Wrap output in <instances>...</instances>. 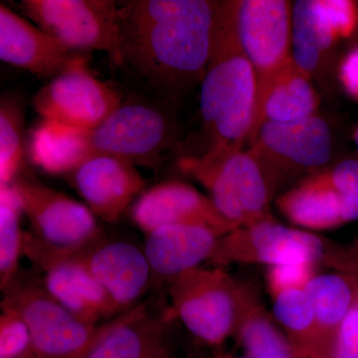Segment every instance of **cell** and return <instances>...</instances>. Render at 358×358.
<instances>
[{
  "label": "cell",
  "mask_w": 358,
  "mask_h": 358,
  "mask_svg": "<svg viewBox=\"0 0 358 358\" xmlns=\"http://www.w3.org/2000/svg\"><path fill=\"white\" fill-rule=\"evenodd\" d=\"M217 1L128 0L119 4L120 50L160 88L201 83L211 57Z\"/></svg>",
  "instance_id": "1"
},
{
  "label": "cell",
  "mask_w": 358,
  "mask_h": 358,
  "mask_svg": "<svg viewBox=\"0 0 358 358\" xmlns=\"http://www.w3.org/2000/svg\"><path fill=\"white\" fill-rule=\"evenodd\" d=\"M169 115L150 103H122L93 129L43 119L33 129L30 159L44 173L68 176L90 157L112 155L134 164H154L171 141Z\"/></svg>",
  "instance_id": "2"
},
{
  "label": "cell",
  "mask_w": 358,
  "mask_h": 358,
  "mask_svg": "<svg viewBox=\"0 0 358 358\" xmlns=\"http://www.w3.org/2000/svg\"><path fill=\"white\" fill-rule=\"evenodd\" d=\"M200 84V113L209 145L193 159L210 164L244 150L253 129L257 98L255 70L219 10L218 1L210 61Z\"/></svg>",
  "instance_id": "3"
},
{
  "label": "cell",
  "mask_w": 358,
  "mask_h": 358,
  "mask_svg": "<svg viewBox=\"0 0 358 358\" xmlns=\"http://www.w3.org/2000/svg\"><path fill=\"white\" fill-rule=\"evenodd\" d=\"M208 262L223 268L234 264L272 267L308 263L350 273L358 265V245L346 250L308 231L282 225L271 215L220 237Z\"/></svg>",
  "instance_id": "4"
},
{
  "label": "cell",
  "mask_w": 358,
  "mask_h": 358,
  "mask_svg": "<svg viewBox=\"0 0 358 358\" xmlns=\"http://www.w3.org/2000/svg\"><path fill=\"white\" fill-rule=\"evenodd\" d=\"M248 145L274 199L329 166L334 136L326 120L317 114L296 122H265Z\"/></svg>",
  "instance_id": "5"
},
{
  "label": "cell",
  "mask_w": 358,
  "mask_h": 358,
  "mask_svg": "<svg viewBox=\"0 0 358 358\" xmlns=\"http://www.w3.org/2000/svg\"><path fill=\"white\" fill-rule=\"evenodd\" d=\"M169 315L206 345H222L234 334L239 280L225 268L197 267L167 282Z\"/></svg>",
  "instance_id": "6"
},
{
  "label": "cell",
  "mask_w": 358,
  "mask_h": 358,
  "mask_svg": "<svg viewBox=\"0 0 358 358\" xmlns=\"http://www.w3.org/2000/svg\"><path fill=\"white\" fill-rule=\"evenodd\" d=\"M2 293V312L24 320L31 333L35 357H62L77 352L100 326L87 324L63 307L40 278L20 272Z\"/></svg>",
  "instance_id": "7"
},
{
  "label": "cell",
  "mask_w": 358,
  "mask_h": 358,
  "mask_svg": "<svg viewBox=\"0 0 358 358\" xmlns=\"http://www.w3.org/2000/svg\"><path fill=\"white\" fill-rule=\"evenodd\" d=\"M23 14L70 51L105 52L122 64L119 2L114 0H22Z\"/></svg>",
  "instance_id": "8"
},
{
  "label": "cell",
  "mask_w": 358,
  "mask_h": 358,
  "mask_svg": "<svg viewBox=\"0 0 358 358\" xmlns=\"http://www.w3.org/2000/svg\"><path fill=\"white\" fill-rule=\"evenodd\" d=\"M179 166L203 186L219 213L235 227L251 225L272 215L268 209L272 195L262 169L248 150H240L210 164L186 157Z\"/></svg>",
  "instance_id": "9"
},
{
  "label": "cell",
  "mask_w": 358,
  "mask_h": 358,
  "mask_svg": "<svg viewBox=\"0 0 358 358\" xmlns=\"http://www.w3.org/2000/svg\"><path fill=\"white\" fill-rule=\"evenodd\" d=\"M218 8L255 70L257 87L292 58L293 2L228 0Z\"/></svg>",
  "instance_id": "10"
},
{
  "label": "cell",
  "mask_w": 358,
  "mask_h": 358,
  "mask_svg": "<svg viewBox=\"0 0 358 358\" xmlns=\"http://www.w3.org/2000/svg\"><path fill=\"white\" fill-rule=\"evenodd\" d=\"M23 255L42 273L49 294L87 324L98 326L101 320L120 313L76 251L55 248L32 232H24Z\"/></svg>",
  "instance_id": "11"
},
{
  "label": "cell",
  "mask_w": 358,
  "mask_h": 358,
  "mask_svg": "<svg viewBox=\"0 0 358 358\" xmlns=\"http://www.w3.org/2000/svg\"><path fill=\"white\" fill-rule=\"evenodd\" d=\"M32 233L41 241L67 251H80L103 238L95 214L36 179L18 174L11 183Z\"/></svg>",
  "instance_id": "12"
},
{
  "label": "cell",
  "mask_w": 358,
  "mask_h": 358,
  "mask_svg": "<svg viewBox=\"0 0 358 358\" xmlns=\"http://www.w3.org/2000/svg\"><path fill=\"white\" fill-rule=\"evenodd\" d=\"M122 103L121 95L99 80L81 56H74L33 98V107L43 119L78 129L95 128Z\"/></svg>",
  "instance_id": "13"
},
{
  "label": "cell",
  "mask_w": 358,
  "mask_h": 358,
  "mask_svg": "<svg viewBox=\"0 0 358 358\" xmlns=\"http://www.w3.org/2000/svg\"><path fill=\"white\" fill-rule=\"evenodd\" d=\"M131 221L145 234L174 225L206 226L225 235L236 229L219 213L210 199L179 180H167L141 193L129 209Z\"/></svg>",
  "instance_id": "14"
},
{
  "label": "cell",
  "mask_w": 358,
  "mask_h": 358,
  "mask_svg": "<svg viewBox=\"0 0 358 358\" xmlns=\"http://www.w3.org/2000/svg\"><path fill=\"white\" fill-rule=\"evenodd\" d=\"M68 176L96 217L108 223L117 222L145 186L134 162L112 155L90 157Z\"/></svg>",
  "instance_id": "15"
},
{
  "label": "cell",
  "mask_w": 358,
  "mask_h": 358,
  "mask_svg": "<svg viewBox=\"0 0 358 358\" xmlns=\"http://www.w3.org/2000/svg\"><path fill=\"white\" fill-rule=\"evenodd\" d=\"M76 253L120 313L136 307L152 282V268L145 252L134 244L105 241L102 238Z\"/></svg>",
  "instance_id": "16"
},
{
  "label": "cell",
  "mask_w": 358,
  "mask_h": 358,
  "mask_svg": "<svg viewBox=\"0 0 358 358\" xmlns=\"http://www.w3.org/2000/svg\"><path fill=\"white\" fill-rule=\"evenodd\" d=\"M74 55L50 34L8 7L0 6V59L35 76L60 74Z\"/></svg>",
  "instance_id": "17"
},
{
  "label": "cell",
  "mask_w": 358,
  "mask_h": 358,
  "mask_svg": "<svg viewBox=\"0 0 358 358\" xmlns=\"http://www.w3.org/2000/svg\"><path fill=\"white\" fill-rule=\"evenodd\" d=\"M217 231L200 225L157 228L145 234V252L155 279L169 282L186 271L209 261L220 237Z\"/></svg>",
  "instance_id": "18"
},
{
  "label": "cell",
  "mask_w": 358,
  "mask_h": 358,
  "mask_svg": "<svg viewBox=\"0 0 358 358\" xmlns=\"http://www.w3.org/2000/svg\"><path fill=\"white\" fill-rule=\"evenodd\" d=\"M275 205L289 222L306 230L336 229L358 220V200L343 196L315 174L278 195Z\"/></svg>",
  "instance_id": "19"
},
{
  "label": "cell",
  "mask_w": 358,
  "mask_h": 358,
  "mask_svg": "<svg viewBox=\"0 0 358 358\" xmlns=\"http://www.w3.org/2000/svg\"><path fill=\"white\" fill-rule=\"evenodd\" d=\"M320 96L313 79L289 59L257 87L255 117L248 145L265 122H291L317 115Z\"/></svg>",
  "instance_id": "20"
},
{
  "label": "cell",
  "mask_w": 358,
  "mask_h": 358,
  "mask_svg": "<svg viewBox=\"0 0 358 358\" xmlns=\"http://www.w3.org/2000/svg\"><path fill=\"white\" fill-rule=\"evenodd\" d=\"M268 313L255 282L239 280L234 334L247 358H300L301 355Z\"/></svg>",
  "instance_id": "21"
},
{
  "label": "cell",
  "mask_w": 358,
  "mask_h": 358,
  "mask_svg": "<svg viewBox=\"0 0 358 358\" xmlns=\"http://www.w3.org/2000/svg\"><path fill=\"white\" fill-rule=\"evenodd\" d=\"M315 275L306 287L317 331V358H333L339 329L355 298V273Z\"/></svg>",
  "instance_id": "22"
},
{
  "label": "cell",
  "mask_w": 358,
  "mask_h": 358,
  "mask_svg": "<svg viewBox=\"0 0 358 358\" xmlns=\"http://www.w3.org/2000/svg\"><path fill=\"white\" fill-rule=\"evenodd\" d=\"M341 41L320 0H296L292 13L291 57L310 78L324 69Z\"/></svg>",
  "instance_id": "23"
},
{
  "label": "cell",
  "mask_w": 358,
  "mask_h": 358,
  "mask_svg": "<svg viewBox=\"0 0 358 358\" xmlns=\"http://www.w3.org/2000/svg\"><path fill=\"white\" fill-rule=\"evenodd\" d=\"M169 310L160 317L148 307L108 334L88 358H174L169 343Z\"/></svg>",
  "instance_id": "24"
},
{
  "label": "cell",
  "mask_w": 358,
  "mask_h": 358,
  "mask_svg": "<svg viewBox=\"0 0 358 358\" xmlns=\"http://www.w3.org/2000/svg\"><path fill=\"white\" fill-rule=\"evenodd\" d=\"M273 299V317L301 357L317 358L315 315L305 289L282 292Z\"/></svg>",
  "instance_id": "25"
},
{
  "label": "cell",
  "mask_w": 358,
  "mask_h": 358,
  "mask_svg": "<svg viewBox=\"0 0 358 358\" xmlns=\"http://www.w3.org/2000/svg\"><path fill=\"white\" fill-rule=\"evenodd\" d=\"M20 201L11 185H0V288L1 291L20 272L24 232L21 229Z\"/></svg>",
  "instance_id": "26"
},
{
  "label": "cell",
  "mask_w": 358,
  "mask_h": 358,
  "mask_svg": "<svg viewBox=\"0 0 358 358\" xmlns=\"http://www.w3.org/2000/svg\"><path fill=\"white\" fill-rule=\"evenodd\" d=\"M23 107L13 96L0 103V185H10L18 176L23 157Z\"/></svg>",
  "instance_id": "27"
},
{
  "label": "cell",
  "mask_w": 358,
  "mask_h": 358,
  "mask_svg": "<svg viewBox=\"0 0 358 358\" xmlns=\"http://www.w3.org/2000/svg\"><path fill=\"white\" fill-rule=\"evenodd\" d=\"M33 341L24 320L13 313L0 315V358H33Z\"/></svg>",
  "instance_id": "28"
},
{
  "label": "cell",
  "mask_w": 358,
  "mask_h": 358,
  "mask_svg": "<svg viewBox=\"0 0 358 358\" xmlns=\"http://www.w3.org/2000/svg\"><path fill=\"white\" fill-rule=\"evenodd\" d=\"M317 266L313 264H288L268 267L266 284L272 298L282 292L293 289H306L317 275Z\"/></svg>",
  "instance_id": "29"
},
{
  "label": "cell",
  "mask_w": 358,
  "mask_h": 358,
  "mask_svg": "<svg viewBox=\"0 0 358 358\" xmlns=\"http://www.w3.org/2000/svg\"><path fill=\"white\" fill-rule=\"evenodd\" d=\"M317 178L343 196L358 200V160L348 159L315 173Z\"/></svg>",
  "instance_id": "30"
},
{
  "label": "cell",
  "mask_w": 358,
  "mask_h": 358,
  "mask_svg": "<svg viewBox=\"0 0 358 358\" xmlns=\"http://www.w3.org/2000/svg\"><path fill=\"white\" fill-rule=\"evenodd\" d=\"M320 6L341 40L353 36L358 28V4L352 0H320Z\"/></svg>",
  "instance_id": "31"
},
{
  "label": "cell",
  "mask_w": 358,
  "mask_h": 358,
  "mask_svg": "<svg viewBox=\"0 0 358 358\" xmlns=\"http://www.w3.org/2000/svg\"><path fill=\"white\" fill-rule=\"evenodd\" d=\"M333 358H358V268L355 273V298L339 329Z\"/></svg>",
  "instance_id": "32"
},
{
  "label": "cell",
  "mask_w": 358,
  "mask_h": 358,
  "mask_svg": "<svg viewBox=\"0 0 358 358\" xmlns=\"http://www.w3.org/2000/svg\"><path fill=\"white\" fill-rule=\"evenodd\" d=\"M147 308L145 303H141L140 305L136 306L131 310L128 312L121 313V315H117V317H113L108 320L105 324H100L98 329H96V334H94L93 338L90 339L88 343L84 345L83 348H80L77 352L70 353V355H62V357H35L33 358H88L91 352L95 350L96 345L103 341L108 334L112 333L115 329H117L120 326H122L124 322L128 320L133 319L136 315H138L141 310H145Z\"/></svg>",
  "instance_id": "33"
},
{
  "label": "cell",
  "mask_w": 358,
  "mask_h": 358,
  "mask_svg": "<svg viewBox=\"0 0 358 358\" xmlns=\"http://www.w3.org/2000/svg\"><path fill=\"white\" fill-rule=\"evenodd\" d=\"M338 76L343 91L358 103V44L341 59Z\"/></svg>",
  "instance_id": "34"
},
{
  "label": "cell",
  "mask_w": 358,
  "mask_h": 358,
  "mask_svg": "<svg viewBox=\"0 0 358 358\" xmlns=\"http://www.w3.org/2000/svg\"><path fill=\"white\" fill-rule=\"evenodd\" d=\"M352 140L355 141V145H357L358 150V127L353 131Z\"/></svg>",
  "instance_id": "35"
},
{
  "label": "cell",
  "mask_w": 358,
  "mask_h": 358,
  "mask_svg": "<svg viewBox=\"0 0 358 358\" xmlns=\"http://www.w3.org/2000/svg\"><path fill=\"white\" fill-rule=\"evenodd\" d=\"M218 358H234V357H229V355H222V357H219Z\"/></svg>",
  "instance_id": "36"
},
{
  "label": "cell",
  "mask_w": 358,
  "mask_h": 358,
  "mask_svg": "<svg viewBox=\"0 0 358 358\" xmlns=\"http://www.w3.org/2000/svg\"><path fill=\"white\" fill-rule=\"evenodd\" d=\"M300 358H308V357H301Z\"/></svg>",
  "instance_id": "37"
}]
</instances>
